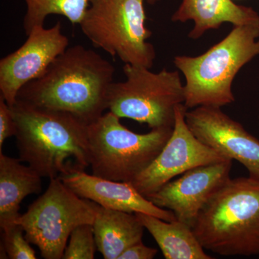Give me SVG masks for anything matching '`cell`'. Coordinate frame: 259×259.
Segmentation results:
<instances>
[{
  "label": "cell",
  "instance_id": "obj_15",
  "mask_svg": "<svg viewBox=\"0 0 259 259\" xmlns=\"http://www.w3.org/2000/svg\"><path fill=\"white\" fill-rule=\"evenodd\" d=\"M93 225L97 250L105 259H117L130 246L142 241L145 229L135 213L97 203Z\"/></svg>",
  "mask_w": 259,
  "mask_h": 259
},
{
  "label": "cell",
  "instance_id": "obj_20",
  "mask_svg": "<svg viewBox=\"0 0 259 259\" xmlns=\"http://www.w3.org/2000/svg\"><path fill=\"white\" fill-rule=\"evenodd\" d=\"M97 250L93 225H80L72 231L65 248L64 259H93Z\"/></svg>",
  "mask_w": 259,
  "mask_h": 259
},
{
  "label": "cell",
  "instance_id": "obj_10",
  "mask_svg": "<svg viewBox=\"0 0 259 259\" xmlns=\"http://www.w3.org/2000/svg\"><path fill=\"white\" fill-rule=\"evenodd\" d=\"M27 37L21 47L0 60V96L10 107L16 103L21 88L40 77L69 48L60 22L50 28L35 27Z\"/></svg>",
  "mask_w": 259,
  "mask_h": 259
},
{
  "label": "cell",
  "instance_id": "obj_21",
  "mask_svg": "<svg viewBox=\"0 0 259 259\" xmlns=\"http://www.w3.org/2000/svg\"><path fill=\"white\" fill-rule=\"evenodd\" d=\"M15 134L16 125L11 107L4 98L0 96V151H2L6 139L15 136Z\"/></svg>",
  "mask_w": 259,
  "mask_h": 259
},
{
  "label": "cell",
  "instance_id": "obj_13",
  "mask_svg": "<svg viewBox=\"0 0 259 259\" xmlns=\"http://www.w3.org/2000/svg\"><path fill=\"white\" fill-rule=\"evenodd\" d=\"M59 178L81 198L93 201L105 208L146 213L168 222L177 220L171 210L157 207L140 194L131 182L106 180L78 169L62 174Z\"/></svg>",
  "mask_w": 259,
  "mask_h": 259
},
{
  "label": "cell",
  "instance_id": "obj_4",
  "mask_svg": "<svg viewBox=\"0 0 259 259\" xmlns=\"http://www.w3.org/2000/svg\"><path fill=\"white\" fill-rule=\"evenodd\" d=\"M259 55V24L238 25L198 56H177L174 63L185 78L187 109L222 107L236 100L232 83L241 68Z\"/></svg>",
  "mask_w": 259,
  "mask_h": 259
},
{
  "label": "cell",
  "instance_id": "obj_14",
  "mask_svg": "<svg viewBox=\"0 0 259 259\" xmlns=\"http://www.w3.org/2000/svg\"><path fill=\"white\" fill-rule=\"evenodd\" d=\"M171 20L193 21L194 28L189 37L198 39L208 30L219 28L223 23H230L234 26L259 24V15L253 8L237 5L232 0H182Z\"/></svg>",
  "mask_w": 259,
  "mask_h": 259
},
{
  "label": "cell",
  "instance_id": "obj_24",
  "mask_svg": "<svg viewBox=\"0 0 259 259\" xmlns=\"http://www.w3.org/2000/svg\"><path fill=\"white\" fill-rule=\"evenodd\" d=\"M258 120H259V115H258Z\"/></svg>",
  "mask_w": 259,
  "mask_h": 259
},
{
  "label": "cell",
  "instance_id": "obj_16",
  "mask_svg": "<svg viewBox=\"0 0 259 259\" xmlns=\"http://www.w3.org/2000/svg\"><path fill=\"white\" fill-rule=\"evenodd\" d=\"M0 151V226L16 221L27 196L42 190V177L29 165Z\"/></svg>",
  "mask_w": 259,
  "mask_h": 259
},
{
  "label": "cell",
  "instance_id": "obj_3",
  "mask_svg": "<svg viewBox=\"0 0 259 259\" xmlns=\"http://www.w3.org/2000/svg\"><path fill=\"white\" fill-rule=\"evenodd\" d=\"M192 230L205 250L259 255V180L230 179L204 205Z\"/></svg>",
  "mask_w": 259,
  "mask_h": 259
},
{
  "label": "cell",
  "instance_id": "obj_18",
  "mask_svg": "<svg viewBox=\"0 0 259 259\" xmlns=\"http://www.w3.org/2000/svg\"><path fill=\"white\" fill-rule=\"evenodd\" d=\"M26 11L23 28L26 35L32 29L44 26L47 17L62 15L72 24H79L86 15L91 0H23Z\"/></svg>",
  "mask_w": 259,
  "mask_h": 259
},
{
  "label": "cell",
  "instance_id": "obj_12",
  "mask_svg": "<svg viewBox=\"0 0 259 259\" xmlns=\"http://www.w3.org/2000/svg\"><path fill=\"white\" fill-rule=\"evenodd\" d=\"M233 160L196 167L165 184L146 198L158 207L171 210L177 221L193 227L206 204L230 180Z\"/></svg>",
  "mask_w": 259,
  "mask_h": 259
},
{
  "label": "cell",
  "instance_id": "obj_25",
  "mask_svg": "<svg viewBox=\"0 0 259 259\" xmlns=\"http://www.w3.org/2000/svg\"><path fill=\"white\" fill-rule=\"evenodd\" d=\"M258 258H259V255H258Z\"/></svg>",
  "mask_w": 259,
  "mask_h": 259
},
{
  "label": "cell",
  "instance_id": "obj_2",
  "mask_svg": "<svg viewBox=\"0 0 259 259\" xmlns=\"http://www.w3.org/2000/svg\"><path fill=\"white\" fill-rule=\"evenodd\" d=\"M11 107L16 125L19 159L41 177L52 180L90 166L88 125L69 112L17 101Z\"/></svg>",
  "mask_w": 259,
  "mask_h": 259
},
{
  "label": "cell",
  "instance_id": "obj_23",
  "mask_svg": "<svg viewBox=\"0 0 259 259\" xmlns=\"http://www.w3.org/2000/svg\"><path fill=\"white\" fill-rule=\"evenodd\" d=\"M160 0H146V3H148L149 5H155Z\"/></svg>",
  "mask_w": 259,
  "mask_h": 259
},
{
  "label": "cell",
  "instance_id": "obj_17",
  "mask_svg": "<svg viewBox=\"0 0 259 259\" xmlns=\"http://www.w3.org/2000/svg\"><path fill=\"white\" fill-rule=\"evenodd\" d=\"M156 241L166 259H212L204 251L192 227L181 221H163L146 213H135Z\"/></svg>",
  "mask_w": 259,
  "mask_h": 259
},
{
  "label": "cell",
  "instance_id": "obj_1",
  "mask_svg": "<svg viewBox=\"0 0 259 259\" xmlns=\"http://www.w3.org/2000/svg\"><path fill=\"white\" fill-rule=\"evenodd\" d=\"M115 72L113 64L100 54L74 46L58 56L40 77L23 86L17 101L69 112L89 125L107 110Z\"/></svg>",
  "mask_w": 259,
  "mask_h": 259
},
{
  "label": "cell",
  "instance_id": "obj_22",
  "mask_svg": "<svg viewBox=\"0 0 259 259\" xmlns=\"http://www.w3.org/2000/svg\"><path fill=\"white\" fill-rule=\"evenodd\" d=\"M157 253L156 248L146 246L141 241L127 248L117 259H152Z\"/></svg>",
  "mask_w": 259,
  "mask_h": 259
},
{
  "label": "cell",
  "instance_id": "obj_11",
  "mask_svg": "<svg viewBox=\"0 0 259 259\" xmlns=\"http://www.w3.org/2000/svg\"><path fill=\"white\" fill-rule=\"evenodd\" d=\"M185 120L201 142L225 157L236 160L259 180V140L240 122L222 111L221 107L200 106L186 112Z\"/></svg>",
  "mask_w": 259,
  "mask_h": 259
},
{
  "label": "cell",
  "instance_id": "obj_8",
  "mask_svg": "<svg viewBox=\"0 0 259 259\" xmlns=\"http://www.w3.org/2000/svg\"><path fill=\"white\" fill-rule=\"evenodd\" d=\"M96 203L81 198L58 178L17 218L26 239L46 259H61L70 235L80 225L93 224Z\"/></svg>",
  "mask_w": 259,
  "mask_h": 259
},
{
  "label": "cell",
  "instance_id": "obj_19",
  "mask_svg": "<svg viewBox=\"0 0 259 259\" xmlns=\"http://www.w3.org/2000/svg\"><path fill=\"white\" fill-rule=\"evenodd\" d=\"M1 226L3 231V250L11 259H35L37 258L31 243L26 239L25 231L16 221Z\"/></svg>",
  "mask_w": 259,
  "mask_h": 259
},
{
  "label": "cell",
  "instance_id": "obj_7",
  "mask_svg": "<svg viewBox=\"0 0 259 259\" xmlns=\"http://www.w3.org/2000/svg\"><path fill=\"white\" fill-rule=\"evenodd\" d=\"M126 79L110 85L107 110L120 118L147 124L151 129L174 128L178 105L185 103V84L178 71L153 73L148 68L125 64Z\"/></svg>",
  "mask_w": 259,
  "mask_h": 259
},
{
  "label": "cell",
  "instance_id": "obj_5",
  "mask_svg": "<svg viewBox=\"0 0 259 259\" xmlns=\"http://www.w3.org/2000/svg\"><path fill=\"white\" fill-rule=\"evenodd\" d=\"M173 128L151 129L148 134L130 131L109 111L88 125L90 166L94 176L132 182L150 166L171 137Z\"/></svg>",
  "mask_w": 259,
  "mask_h": 259
},
{
  "label": "cell",
  "instance_id": "obj_9",
  "mask_svg": "<svg viewBox=\"0 0 259 259\" xmlns=\"http://www.w3.org/2000/svg\"><path fill=\"white\" fill-rule=\"evenodd\" d=\"M187 110L184 104L177 107L171 137L156 159L132 182L135 188L145 197L157 192L174 177L192 168L229 159L192 134L186 122Z\"/></svg>",
  "mask_w": 259,
  "mask_h": 259
},
{
  "label": "cell",
  "instance_id": "obj_6",
  "mask_svg": "<svg viewBox=\"0 0 259 259\" xmlns=\"http://www.w3.org/2000/svg\"><path fill=\"white\" fill-rule=\"evenodd\" d=\"M146 0H91L79 24L94 47L125 64L151 69L156 59L148 41L152 32L146 27Z\"/></svg>",
  "mask_w": 259,
  "mask_h": 259
}]
</instances>
